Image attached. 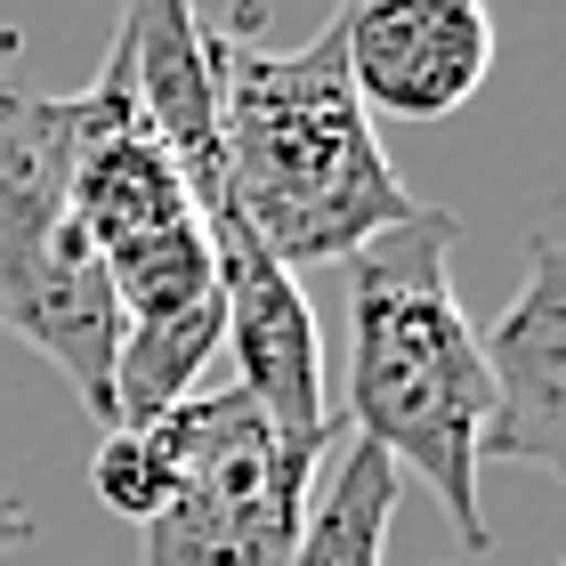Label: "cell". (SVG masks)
I'll return each mask as SVG.
<instances>
[{"label": "cell", "mask_w": 566, "mask_h": 566, "mask_svg": "<svg viewBox=\"0 0 566 566\" xmlns=\"http://www.w3.org/2000/svg\"><path fill=\"white\" fill-rule=\"evenodd\" d=\"M211 82L227 211L292 275L340 268L348 251H365L373 235L421 211L348 82L340 9L307 49H260L243 24H211Z\"/></svg>", "instance_id": "1"}, {"label": "cell", "mask_w": 566, "mask_h": 566, "mask_svg": "<svg viewBox=\"0 0 566 566\" xmlns=\"http://www.w3.org/2000/svg\"><path fill=\"white\" fill-rule=\"evenodd\" d=\"M453 243L461 219L446 202H421L405 227L348 251V413L365 446L397 461L421 494L453 518L470 551H485V510H478V446L494 421V373L485 340L453 300Z\"/></svg>", "instance_id": "2"}, {"label": "cell", "mask_w": 566, "mask_h": 566, "mask_svg": "<svg viewBox=\"0 0 566 566\" xmlns=\"http://www.w3.org/2000/svg\"><path fill=\"white\" fill-rule=\"evenodd\" d=\"M73 97H41L0 73V332L41 348L73 397L114 429L122 307L97 251L73 227Z\"/></svg>", "instance_id": "3"}, {"label": "cell", "mask_w": 566, "mask_h": 566, "mask_svg": "<svg viewBox=\"0 0 566 566\" xmlns=\"http://www.w3.org/2000/svg\"><path fill=\"white\" fill-rule=\"evenodd\" d=\"M178 485L146 518L138 566H283L307 526V485L324 478V446H292L235 380L195 389L163 413Z\"/></svg>", "instance_id": "4"}, {"label": "cell", "mask_w": 566, "mask_h": 566, "mask_svg": "<svg viewBox=\"0 0 566 566\" xmlns=\"http://www.w3.org/2000/svg\"><path fill=\"white\" fill-rule=\"evenodd\" d=\"M219 243V300H227V356H235V389L292 437V446H340V413H332V380H324V332L307 307L300 275L227 211H211Z\"/></svg>", "instance_id": "5"}, {"label": "cell", "mask_w": 566, "mask_h": 566, "mask_svg": "<svg viewBox=\"0 0 566 566\" xmlns=\"http://www.w3.org/2000/svg\"><path fill=\"white\" fill-rule=\"evenodd\" d=\"M340 24L365 114L446 122L494 73V9L485 0H340Z\"/></svg>", "instance_id": "6"}, {"label": "cell", "mask_w": 566, "mask_h": 566, "mask_svg": "<svg viewBox=\"0 0 566 566\" xmlns=\"http://www.w3.org/2000/svg\"><path fill=\"white\" fill-rule=\"evenodd\" d=\"M485 373H494V421L485 461H534L566 485V243H526V283L485 332Z\"/></svg>", "instance_id": "7"}, {"label": "cell", "mask_w": 566, "mask_h": 566, "mask_svg": "<svg viewBox=\"0 0 566 566\" xmlns=\"http://www.w3.org/2000/svg\"><path fill=\"white\" fill-rule=\"evenodd\" d=\"M122 57H130V90L146 130L170 146V163L187 170L202 219L227 202L219 178V82H211V24L195 17V0H122L114 24Z\"/></svg>", "instance_id": "8"}, {"label": "cell", "mask_w": 566, "mask_h": 566, "mask_svg": "<svg viewBox=\"0 0 566 566\" xmlns=\"http://www.w3.org/2000/svg\"><path fill=\"white\" fill-rule=\"evenodd\" d=\"M397 502H405L397 461L380 446H365V437H340L332 446V478L307 502V526H300V543L283 566H380L389 558Z\"/></svg>", "instance_id": "9"}, {"label": "cell", "mask_w": 566, "mask_h": 566, "mask_svg": "<svg viewBox=\"0 0 566 566\" xmlns=\"http://www.w3.org/2000/svg\"><path fill=\"white\" fill-rule=\"evenodd\" d=\"M90 485H97V502H106L114 518H138L146 526L154 510L170 502V485H178V461H170L163 421H138V429H106V437H97Z\"/></svg>", "instance_id": "10"}, {"label": "cell", "mask_w": 566, "mask_h": 566, "mask_svg": "<svg viewBox=\"0 0 566 566\" xmlns=\"http://www.w3.org/2000/svg\"><path fill=\"white\" fill-rule=\"evenodd\" d=\"M17 543H33V510H24V502H0V551H17Z\"/></svg>", "instance_id": "11"}]
</instances>
